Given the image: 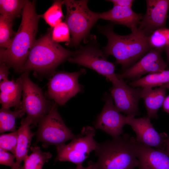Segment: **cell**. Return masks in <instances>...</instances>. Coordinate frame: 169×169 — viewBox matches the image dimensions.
Segmentation results:
<instances>
[{"mask_svg": "<svg viewBox=\"0 0 169 169\" xmlns=\"http://www.w3.org/2000/svg\"><path fill=\"white\" fill-rule=\"evenodd\" d=\"M126 119V116L121 114L116 108L111 95H108L102 110L97 117L95 126L96 129L101 130L115 137L123 133Z\"/></svg>", "mask_w": 169, "mask_h": 169, "instance_id": "obj_14", "label": "cell"}, {"mask_svg": "<svg viewBox=\"0 0 169 169\" xmlns=\"http://www.w3.org/2000/svg\"><path fill=\"white\" fill-rule=\"evenodd\" d=\"M70 32L68 26L64 22H62L54 28H52L51 36L53 40L55 42H65L70 44L71 41Z\"/></svg>", "mask_w": 169, "mask_h": 169, "instance_id": "obj_28", "label": "cell"}, {"mask_svg": "<svg viewBox=\"0 0 169 169\" xmlns=\"http://www.w3.org/2000/svg\"><path fill=\"white\" fill-rule=\"evenodd\" d=\"M0 102L2 107L9 109L22 108L21 97L23 92L20 76L16 80L9 79L0 82Z\"/></svg>", "mask_w": 169, "mask_h": 169, "instance_id": "obj_18", "label": "cell"}, {"mask_svg": "<svg viewBox=\"0 0 169 169\" xmlns=\"http://www.w3.org/2000/svg\"><path fill=\"white\" fill-rule=\"evenodd\" d=\"M25 113L22 108L12 111L9 109L2 107L0 110V133L16 131V119L23 117Z\"/></svg>", "mask_w": 169, "mask_h": 169, "instance_id": "obj_23", "label": "cell"}, {"mask_svg": "<svg viewBox=\"0 0 169 169\" xmlns=\"http://www.w3.org/2000/svg\"><path fill=\"white\" fill-rule=\"evenodd\" d=\"M75 169H94L93 162L91 161H89L87 167H84L82 164L77 165Z\"/></svg>", "mask_w": 169, "mask_h": 169, "instance_id": "obj_34", "label": "cell"}, {"mask_svg": "<svg viewBox=\"0 0 169 169\" xmlns=\"http://www.w3.org/2000/svg\"><path fill=\"white\" fill-rule=\"evenodd\" d=\"M108 1L113 3L114 6L131 8L134 1L133 0H109Z\"/></svg>", "mask_w": 169, "mask_h": 169, "instance_id": "obj_32", "label": "cell"}, {"mask_svg": "<svg viewBox=\"0 0 169 169\" xmlns=\"http://www.w3.org/2000/svg\"><path fill=\"white\" fill-rule=\"evenodd\" d=\"M36 133L37 142H42L44 147L49 145L56 146L72 140L74 135L65 124L58 110L57 104L53 102L49 112L38 123Z\"/></svg>", "mask_w": 169, "mask_h": 169, "instance_id": "obj_6", "label": "cell"}, {"mask_svg": "<svg viewBox=\"0 0 169 169\" xmlns=\"http://www.w3.org/2000/svg\"><path fill=\"white\" fill-rule=\"evenodd\" d=\"M152 49H163L169 45V28H161L155 30L148 37Z\"/></svg>", "mask_w": 169, "mask_h": 169, "instance_id": "obj_27", "label": "cell"}, {"mask_svg": "<svg viewBox=\"0 0 169 169\" xmlns=\"http://www.w3.org/2000/svg\"><path fill=\"white\" fill-rule=\"evenodd\" d=\"M142 88L132 87L123 79H119L113 84L110 91L117 110L127 117H135L140 115L138 104L142 98Z\"/></svg>", "mask_w": 169, "mask_h": 169, "instance_id": "obj_11", "label": "cell"}, {"mask_svg": "<svg viewBox=\"0 0 169 169\" xmlns=\"http://www.w3.org/2000/svg\"><path fill=\"white\" fill-rule=\"evenodd\" d=\"M100 19L110 21L114 24L124 25L134 32L137 30L143 16L135 12L131 8L113 6L110 10L100 13Z\"/></svg>", "mask_w": 169, "mask_h": 169, "instance_id": "obj_17", "label": "cell"}, {"mask_svg": "<svg viewBox=\"0 0 169 169\" xmlns=\"http://www.w3.org/2000/svg\"><path fill=\"white\" fill-rule=\"evenodd\" d=\"M139 169H169V152L138 143Z\"/></svg>", "mask_w": 169, "mask_h": 169, "instance_id": "obj_16", "label": "cell"}, {"mask_svg": "<svg viewBox=\"0 0 169 169\" xmlns=\"http://www.w3.org/2000/svg\"><path fill=\"white\" fill-rule=\"evenodd\" d=\"M113 26L108 25L99 27L107 38V45L103 52L107 58L112 55L115 58V64H121L125 70L139 60L151 49L147 37L142 31L138 28L129 34L121 35L115 33Z\"/></svg>", "mask_w": 169, "mask_h": 169, "instance_id": "obj_2", "label": "cell"}, {"mask_svg": "<svg viewBox=\"0 0 169 169\" xmlns=\"http://www.w3.org/2000/svg\"><path fill=\"white\" fill-rule=\"evenodd\" d=\"M18 132L17 130L11 133L2 134L0 136V148L15 154L17 145Z\"/></svg>", "mask_w": 169, "mask_h": 169, "instance_id": "obj_29", "label": "cell"}, {"mask_svg": "<svg viewBox=\"0 0 169 169\" xmlns=\"http://www.w3.org/2000/svg\"><path fill=\"white\" fill-rule=\"evenodd\" d=\"M64 2L66 9L64 22L71 36L70 43L72 46L77 47L100 19V13L92 11L89 8L88 0H65Z\"/></svg>", "mask_w": 169, "mask_h": 169, "instance_id": "obj_5", "label": "cell"}, {"mask_svg": "<svg viewBox=\"0 0 169 169\" xmlns=\"http://www.w3.org/2000/svg\"><path fill=\"white\" fill-rule=\"evenodd\" d=\"M163 49H151L135 64L122 74H116L119 79H137L142 75L162 72L167 68V64L161 57Z\"/></svg>", "mask_w": 169, "mask_h": 169, "instance_id": "obj_12", "label": "cell"}, {"mask_svg": "<svg viewBox=\"0 0 169 169\" xmlns=\"http://www.w3.org/2000/svg\"><path fill=\"white\" fill-rule=\"evenodd\" d=\"M166 89L163 86L155 89L143 88L142 98L144 100L147 117L150 118L158 117V111L162 106L166 97Z\"/></svg>", "mask_w": 169, "mask_h": 169, "instance_id": "obj_20", "label": "cell"}, {"mask_svg": "<svg viewBox=\"0 0 169 169\" xmlns=\"http://www.w3.org/2000/svg\"><path fill=\"white\" fill-rule=\"evenodd\" d=\"M67 60L93 70L106 77L113 84L119 79L115 73L114 64L108 61L103 52L94 44H89L80 47L73 52Z\"/></svg>", "mask_w": 169, "mask_h": 169, "instance_id": "obj_9", "label": "cell"}, {"mask_svg": "<svg viewBox=\"0 0 169 169\" xmlns=\"http://www.w3.org/2000/svg\"><path fill=\"white\" fill-rule=\"evenodd\" d=\"M162 106L164 110L169 114V95L166 96Z\"/></svg>", "mask_w": 169, "mask_h": 169, "instance_id": "obj_33", "label": "cell"}, {"mask_svg": "<svg viewBox=\"0 0 169 169\" xmlns=\"http://www.w3.org/2000/svg\"><path fill=\"white\" fill-rule=\"evenodd\" d=\"M10 67L5 63H0V82L8 80Z\"/></svg>", "mask_w": 169, "mask_h": 169, "instance_id": "obj_31", "label": "cell"}, {"mask_svg": "<svg viewBox=\"0 0 169 169\" xmlns=\"http://www.w3.org/2000/svg\"><path fill=\"white\" fill-rule=\"evenodd\" d=\"M86 73L84 69L78 72H55L50 78L48 84L47 95L56 104L63 105L82 90L78 82L81 75Z\"/></svg>", "mask_w": 169, "mask_h": 169, "instance_id": "obj_10", "label": "cell"}, {"mask_svg": "<svg viewBox=\"0 0 169 169\" xmlns=\"http://www.w3.org/2000/svg\"><path fill=\"white\" fill-rule=\"evenodd\" d=\"M161 86H163L165 87L166 89L167 88L168 89H169V83H166V84H164L163 85H162Z\"/></svg>", "mask_w": 169, "mask_h": 169, "instance_id": "obj_37", "label": "cell"}, {"mask_svg": "<svg viewBox=\"0 0 169 169\" xmlns=\"http://www.w3.org/2000/svg\"><path fill=\"white\" fill-rule=\"evenodd\" d=\"M52 28L36 40L24 65L23 73L34 71L43 75H52L58 66L71 57L73 52L54 41Z\"/></svg>", "mask_w": 169, "mask_h": 169, "instance_id": "obj_4", "label": "cell"}, {"mask_svg": "<svg viewBox=\"0 0 169 169\" xmlns=\"http://www.w3.org/2000/svg\"><path fill=\"white\" fill-rule=\"evenodd\" d=\"M19 28L7 49H0V63H5L17 72H23L24 65L36 39L39 18L35 2L27 0L22 13Z\"/></svg>", "mask_w": 169, "mask_h": 169, "instance_id": "obj_1", "label": "cell"}, {"mask_svg": "<svg viewBox=\"0 0 169 169\" xmlns=\"http://www.w3.org/2000/svg\"><path fill=\"white\" fill-rule=\"evenodd\" d=\"M95 130L93 127H83L81 134L68 144L56 146L57 155L55 160L69 161L77 165L82 164L90 152L95 151L97 146L94 137Z\"/></svg>", "mask_w": 169, "mask_h": 169, "instance_id": "obj_8", "label": "cell"}, {"mask_svg": "<svg viewBox=\"0 0 169 169\" xmlns=\"http://www.w3.org/2000/svg\"><path fill=\"white\" fill-rule=\"evenodd\" d=\"M168 83L169 70H165L160 72L149 74L143 77L135 80L129 83V85L133 88H152Z\"/></svg>", "mask_w": 169, "mask_h": 169, "instance_id": "obj_21", "label": "cell"}, {"mask_svg": "<svg viewBox=\"0 0 169 169\" xmlns=\"http://www.w3.org/2000/svg\"><path fill=\"white\" fill-rule=\"evenodd\" d=\"M19 169H21L20 168H19Z\"/></svg>", "mask_w": 169, "mask_h": 169, "instance_id": "obj_39", "label": "cell"}, {"mask_svg": "<svg viewBox=\"0 0 169 169\" xmlns=\"http://www.w3.org/2000/svg\"><path fill=\"white\" fill-rule=\"evenodd\" d=\"M167 18L169 19V15L168 16Z\"/></svg>", "mask_w": 169, "mask_h": 169, "instance_id": "obj_38", "label": "cell"}, {"mask_svg": "<svg viewBox=\"0 0 169 169\" xmlns=\"http://www.w3.org/2000/svg\"><path fill=\"white\" fill-rule=\"evenodd\" d=\"M27 0H0V15H4L13 20L22 14Z\"/></svg>", "mask_w": 169, "mask_h": 169, "instance_id": "obj_25", "label": "cell"}, {"mask_svg": "<svg viewBox=\"0 0 169 169\" xmlns=\"http://www.w3.org/2000/svg\"><path fill=\"white\" fill-rule=\"evenodd\" d=\"M64 1L55 0L52 5L43 14L39 15L53 28L61 23L64 18L62 10Z\"/></svg>", "mask_w": 169, "mask_h": 169, "instance_id": "obj_24", "label": "cell"}, {"mask_svg": "<svg viewBox=\"0 0 169 169\" xmlns=\"http://www.w3.org/2000/svg\"><path fill=\"white\" fill-rule=\"evenodd\" d=\"M164 50L167 56L168 61L169 62V45L166 47L165 48Z\"/></svg>", "mask_w": 169, "mask_h": 169, "instance_id": "obj_35", "label": "cell"}, {"mask_svg": "<svg viewBox=\"0 0 169 169\" xmlns=\"http://www.w3.org/2000/svg\"><path fill=\"white\" fill-rule=\"evenodd\" d=\"M126 125L131 126L135 131L138 143L156 149L165 150L167 134L157 132L148 117L136 118L126 116Z\"/></svg>", "mask_w": 169, "mask_h": 169, "instance_id": "obj_13", "label": "cell"}, {"mask_svg": "<svg viewBox=\"0 0 169 169\" xmlns=\"http://www.w3.org/2000/svg\"><path fill=\"white\" fill-rule=\"evenodd\" d=\"M22 85V108L31 120L36 125L50 111L54 102L47 100L40 88L33 83L29 76V72L20 76Z\"/></svg>", "mask_w": 169, "mask_h": 169, "instance_id": "obj_7", "label": "cell"}, {"mask_svg": "<svg viewBox=\"0 0 169 169\" xmlns=\"http://www.w3.org/2000/svg\"><path fill=\"white\" fill-rule=\"evenodd\" d=\"M146 10L138 28L149 37L155 30L165 28L169 0H146Z\"/></svg>", "mask_w": 169, "mask_h": 169, "instance_id": "obj_15", "label": "cell"}, {"mask_svg": "<svg viewBox=\"0 0 169 169\" xmlns=\"http://www.w3.org/2000/svg\"><path fill=\"white\" fill-rule=\"evenodd\" d=\"M15 156L8 151L0 148V164L9 166L11 169H14L15 166L14 159Z\"/></svg>", "mask_w": 169, "mask_h": 169, "instance_id": "obj_30", "label": "cell"}, {"mask_svg": "<svg viewBox=\"0 0 169 169\" xmlns=\"http://www.w3.org/2000/svg\"><path fill=\"white\" fill-rule=\"evenodd\" d=\"M138 143L128 134L97 143L95 151L98 159L93 162L94 169H135L139 165Z\"/></svg>", "mask_w": 169, "mask_h": 169, "instance_id": "obj_3", "label": "cell"}, {"mask_svg": "<svg viewBox=\"0 0 169 169\" xmlns=\"http://www.w3.org/2000/svg\"><path fill=\"white\" fill-rule=\"evenodd\" d=\"M31 153L23 161L21 169H42L44 164L50 158L52 155L49 152H43L40 147L34 146L30 147Z\"/></svg>", "mask_w": 169, "mask_h": 169, "instance_id": "obj_22", "label": "cell"}, {"mask_svg": "<svg viewBox=\"0 0 169 169\" xmlns=\"http://www.w3.org/2000/svg\"><path fill=\"white\" fill-rule=\"evenodd\" d=\"M13 20L5 16L0 15V49L9 47L15 33L12 29Z\"/></svg>", "mask_w": 169, "mask_h": 169, "instance_id": "obj_26", "label": "cell"}, {"mask_svg": "<svg viewBox=\"0 0 169 169\" xmlns=\"http://www.w3.org/2000/svg\"><path fill=\"white\" fill-rule=\"evenodd\" d=\"M31 120L27 116L23 118L20 125L17 130L18 137L16 149L15 166L14 169H19L21 163L28 155V153L32 137L34 135L31 131Z\"/></svg>", "mask_w": 169, "mask_h": 169, "instance_id": "obj_19", "label": "cell"}, {"mask_svg": "<svg viewBox=\"0 0 169 169\" xmlns=\"http://www.w3.org/2000/svg\"><path fill=\"white\" fill-rule=\"evenodd\" d=\"M165 150L169 152V137H168L166 141Z\"/></svg>", "mask_w": 169, "mask_h": 169, "instance_id": "obj_36", "label": "cell"}]
</instances>
